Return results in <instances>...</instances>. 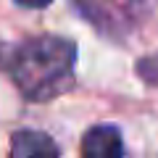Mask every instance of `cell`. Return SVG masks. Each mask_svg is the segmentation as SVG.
Masks as SVG:
<instances>
[{
	"label": "cell",
	"instance_id": "6da1fadb",
	"mask_svg": "<svg viewBox=\"0 0 158 158\" xmlns=\"http://www.w3.org/2000/svg\"><path fill=\"white\" fill-rule=\"evenodd\" d=\"M77 45L58 34H37L16 45L8 58V77L29 103H48L74 87Z\"/></svg>",
	"mask_w": 158,
	"mask_h": 158
},
{
	"label": "cell",
	"instance_id": "7a4b0ae2",
	"mask_svg": "<svg viewBox=\"0 0 158 158\" xmlns=\"http://www.w3.org/2000/svg\"><path fill=\"white\" fill-rule=\"evenodd\" d=\"M74 3L92 27L111 37L132 34L156 6V0H74Z\"/></svg>",
	"mask_w": 158,
	"mask_h": 158
},
{
	"label": "cell",
	"instance_id": "3957f363",
	"mask_svg": "<svg viewBox=\"0 0 158 158\" xmlns=\"http://www.w3.org/2000/svg\"><path fill=\"white\" fill-rule=\"evenodd\" d=\"M82 156L85 158H121L127 153L121 129L113 124H95L82 137Z\"/></svg>",
	"mask_w": 158,
	"mask_h": 158
},
{
	"label": "cell",
	"instance_id": "277c9868",
	"mask_svg": "<svg viewBox=\"0 0 158 158\" xmlns=\"http://www.w3.org/2000/svg\"><path fill=\"white\" fill-rule=\"evenodd\" d=\"M11 156H16V158H56V156H61V148L45 132L19 129L11 135Z\"/></svg>",
	"mask_w": 158,
	"mask_h": 158
},
{
	"label": "cell",
	"instance_id": "5b68a950",
	"mask_svg": "<svg viewBox=\"0 0 158 158\" xmlns=\"http://www.w3.org/2000/svg\"><path fill=\"white\" fill-rule=\"evenodd\" d=\"M137 71H140V77L145 79L148 85H158V56L142 58V61L137 63Z\"/></svg>",
	"mask_w": 158,
	"mask_h": 158
},
{
	"label": "cell",
	"instance_id": "8992f818",
	"mask_svg": "<svg viewBox=\"0 0 158 158\" xmlns=\"http://www.w3.org/2000/svg\"><path fill=\"white\" fill-rule=\"evenodd\" d=\"M13 3H19L21 8H48L53 0H13Z\"/></svg>",
	"mask_w": 158,
	"mask_h": 158
}]
</instances>
